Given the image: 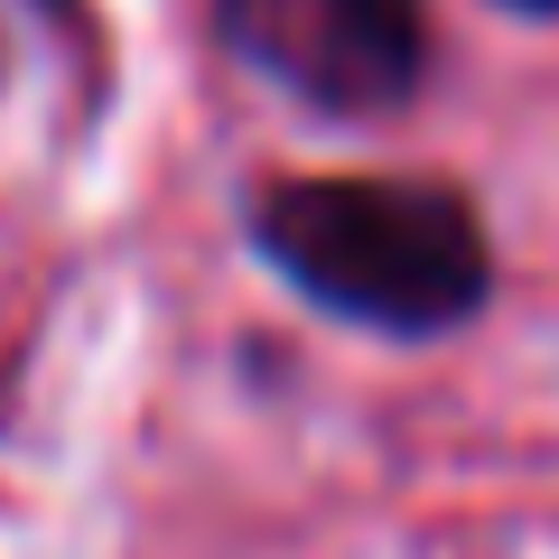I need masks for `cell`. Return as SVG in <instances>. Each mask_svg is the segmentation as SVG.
<instances>
[{"mask_svg": "<svg viewBox=\"0 0 559 559\" xmlns=\"http://www.w3.org/2000/svg\"><path fill=\"white\" fill-rule=\"evenodd\" d=\"M503 10H559V0H503Z\"/></svg>", "mask_w": 559, "mask_h": 559, "instance_id": "obj_3", "label": "cell"}, {"mask_svg": "<svg viewBox=\"0 0 559 559\" xmlns=\"http://www.w3.org/2000/svg\"><path fill=\"white\" fill-rule=\"evenodd\" d=\"M252 252L373 336H448L495 280L476 205L429 178H289L252 205Z\"/></svg>", "mask_w": 559, "mask_h": 559, "instance_id": "obj_1", "label": "cell"}, {"mask_svg": "<svg viewBox=\"0 0 559 559\" xmlns=\"http://www.w3.org/2000/svg\"><path fill=\"white\" fill-rule=\"evenodd\" d=\"M224 38L289 103L326 121H373L411 103L429 20L419 0H224Z\"/></svg>", "mask_w": 559, "mask_h": 559, "instance_id": "obj_2", "label": "cell"}]
</instances>
